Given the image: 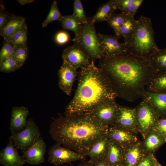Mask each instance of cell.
Returning <instances> with one entry per match:
<instances>
[{
    "mask_svg": "<svg viewBox=\"0 0 166 166\" xmlns=\"http://www.w3.org/2000/svg\"><path fill=\"white\" fill-rule=\"evenodd\" d=\"M98 67L108 79L117 97L131 102L141 98L157 72L148 59L129 52L104 56Z\"/></svg>",
    "mask_w": 166,
    "mask_h": 166,
    "instance_id": "cell-1",
    "label": "cell"
},
{
    "mask_svg": "<svg viewBox=\"0 0 166 166\" xmlns=\"http://www.w3.org/2000/svg\"><path fill=\"white\" fill-rule=\"evenodd\" d=\"M105 125L92 114L63 116L53 119L49 133L56 143L84 155L107 133Z\"/></svg>",
    "mask_w": 166,
    "mask_h": 166,
    "instance_id": "cell-2",
    "label": "cell"
},
{
    "mask_svg": "<svg viewBox=\"0 0 166 166\" xmlns=\"http://www.w3.org/2000/svg\"><path fill=\"white\" fill-rule=\"evenodd\" d=\"M77 76V87L65 108L64 116L91 114L102 102L117 97L108 79L94 61L80 69Z\"/></svg>",
    "mask_w": 166,
    "mask_h": 166,
    "instance_id": "cell-3",
    "label": "cell"
},
{
    "mask_svg": "<svg viewBox=\"0 0 166 166\" xmlns=\"http://www.w3.org/2000/svg\"><path fill=\"white\" fill-rule=\"evenodd\" d=\"M134 30L124 43L128 52L147 58L159 48L156 44L151 20L143 15L140 16Z\"/></svg>",
    "mask_w": 166,
    "mask_h": 166,
    "instance_id": "cell-4",
    "label": "cell"
},
{
    "mask_svg": "<svg viewBox=\"0 0 166 166\" xmlns=\"http://www.w3.org/2000/svg\"><path fill=\"white\" fill-rule=\"evenodd\" d=\"M94 23L89 18L88 22L81 25L79 34L72 40L74 44L82 49L88 55L91 61L100 60L104 56Z\"/></svg>",
    "mask_w": 166,
    "mask_h": 166,
    "instance_id": "cell-5",
    "label": "cell"
},
{
    "mask_svg": "<svg viewBox=\"0 0 166 166\" xmlns=\"http://www.w3.org/2000/svg\"><path fill=\"white\" fill-rule=\"evenodd\" d=\"M38 126L32 118L28 120L26 127L23 130L11 134L10 138L15 146L22 151L30 147L41 136Z\"/></svg>",
    "mask_w": 166,
    "mask_h": 166,
    "instance_id": "cell-6",
    "label": "cell"
},
{
    "mask_svg": "<svg viewBox=\"0 0 166 166\" xmlns=\"http://www.w3.org/2000/svg\"><path fill=\"white\" fill-rule=\"evenodd\" d=\"M48 155L49 162L55 165L85 160L86 157L81 154L57 143L50 148Z\"/></svg>",
    "mask_w": 166,
    "mask_h": 166,
    "instance_id": "cell-7",
    "label": "cell"
},
{
    "mask_svg": "<svg viewBox=\"0 0 166 166\" xmlns=\"http://www.w3.org/2000/svg\"><path fill=\"white\" fill-rule=\"evenodd\" d=\"M62 58L63 61L77 69L87 65L91 61L87 53L82 49L74 44L64 50Z\"/></svg>",
    "mask_w": 166,
    "mask_h": 166,
    "instance_id": "cell-8",
    "label": "cell"
},
{
    "mask_svg": "<svg viewBox=\"0 0 166 166\" xmlns=\"http://www.w3.org/2000/svg\"><path fill=\"white\" fill-rule=\"evenodd\" d=\"M137 123L143 131H146L156 123L160 117L146 100L141 101L135 108Z\"/></svg>",
    "mask_w": 166,
    "mask_h": 166,
    "instance_id": "cell-9",
    "label": "cell"
},
{
    "mask_svg": "<svg viewBox=\"0 0 166 166\" xmlns=\"http://www.w3.org/2000/svg\"><path fill=\"white\" fill-rule=\"evenodd\" d=\"M118 105L115 99L107 100L98 105L91 114L103 124L112 126L114 122Z\"/></svg>",
    "mask_w": 166,
    "mask_h": 166,
    "instance_id": "cell-10",
    "label": "cell"
},
{
    "mask_svg": "<svg viewBox=\"0 0 166 166\" xmlns=\"http://www.w3.org/2000/svg\"><path fill=\"white\" fill-rule=\"evenodd\" d=\"M97 34L104 56L109 57L128 52L125 44L120 42L116 36L99 33Z\"/></svg>",
    "mask_w": 166,
    "mask_h": 166,
    "instance_id": "cell-11",
    "label": "cell"
},
{
    "mask_svg": "<svg viewBox=\"0 0 166 166\" xmlns=\"http://www.w3.org/2000/svg\"><path fill=\"white\" fill-rule=\"evenodd\" d=\"M77 69L63 61L58 72V86L66 95H71L74 82L78 72Z\"/></svg>",
    "mask_w": 166,
    "mask_h": 166,
    "instance_id": "cell-12",
    "label": "cell"
},
{
    "mask_svg": "<svg viewBox=\"0 0 166 166\" xmlns=\"http://www.w3.org/2000/svg\"><path fill=\"white\" fill-rule=\"evenodd\" d=\"M46 150V144L40 136L29 148L22 151V156L26 163L33 165L40 164L45 162Z\"/></svg>",
    "mask_w": 166,
    "mask_h": 166,
    "instance_id": "cell-13",
    "label": "cell"
},
{
    "mask_svg": "<svg viewBox=\"0 0 166 166\" xmlns=\"http://www.w3.org/2000/svg\"><path fill=\"white\" fill-rule=\"evenodd\" d=\"M9 138L6 146L0 152V164L4 166H22L26 163Z\"/></svg>",
    "mask_w": 166,
    "mask_h": 166,
    "instance_id": "cell-14",
    "label": "cell"
},
{
    "mask_svg": "<svg viewBox=\"0 0 166 166\" xmlns=\"http://www.w3.org/2000/svg\"><path fill=\"white\" fill-rule=\"evenodd\" d=\"M30 114L28 109L24 106L12 108L9 129L11 134L20 132L26 127L28 116Z\"/></svg>",
    "mask_w": 166,
    "mask_h": 166,
    "instance_id": "cell-15",
    "label": "cell"
},
{
    "mask_svg": "<svg viewBox=\"0 0 166 166\" xmlns=\"http://www.w3.org/2000/svg\"><path fill=\"white\" fill-rule=\"evenodd\" d=\"M136 123V109L119 105L113 125L123 128L133 127Z\"/></svg>",
    "mask_w": 166,
    "mask_h": 166,
    "instance_id": "cell-16",
    "label": "cell"
},
{
    "mask_svg": "<svg viewBox=\"0 0 166 166\" xmlns=\"http://www.w3.org/2000/svg\"><path fill=\"white\" fill-rule=\"evenodd\" d=\"M109 141L107 133L96 141L83 155L89 157L93 162L105 159Z\"/></svg>",
    "mask_w": 166,
    "mask_h": 166,
    "instance_id": "cell-17",
    "label": "cell"
},
{
    "mask_svg": "<svg viewBox=\"0 0 166 166\" xmlns=\"http://www.w3.org/2000/svg\"><path fill=\"white\" fill-rule=\"evenodd\" d=\"M142 99L150 104L160 117L166 116V93L146 91Z\"/></svg>",
    "mask_w": 166,
    "mask_h": 166,
    "instance_id": "cell-18",
    "label": "cell"
},
{
    "mask_svg": "<svg viewBox=\"0 0 166 166\" xmlns=\"http://www.w3.org/2000/svg\"><path fill=\"white\" fill-rule=\"evenodd\" d=\"M124 153L122 146L109 139L105 160L111 166L122 164Z\"/></svg>",
    "mask_w": 166,
    "mask_h": 166,
    "instance_id": "cell-19",
    "label": "cell"
},
{
    "mask_svg": "<svg viewBox=\"0 0 166 166\" xmlns=\"http://www.w3.org/2000/svg\"><path fill=\"white\" fill-rule=\"evenodd\" d=\"M117 9L115 0H111L101 5L91 18L92 22L107 21Z\"/></svg>",
    "mask_w": 166,
    "mask_h": 166,
    "instance_id": "cell-20",
    "label": "cell"
},
{
    "mask_svg": "<svg viewBox=\"0 0 166 166\" xmlns=\"http://www.w3.org/2000/svg\"><path fill=\"white\" fill-rule=\"evenodd\" d=\"M25 24L23 17L13 15L6 25L0 30V34L4 40L8 41L11 37Z\"/></svg>",
    "mask_w": 166,
    "mask_h": 166,
    "instance_id": "cell-21",
    "label": "cell"
},
{
    "mask_svg": "<svg viewBox=\"0 0 166 166\" xmlns=\"http://www.w3.org/2000/svg\"><path fill=\"white\" fill-rule=\"evenodd\" d=\"M107 134L109 139L122 146L127 142L132 141L133 136L123 128L114 126L108 127Z\"/></svg>",
    "mask_w": 166,
    "mask_h": 166,
    "instance_id": "cell-22",
    "label": "cell"
},
{
    "mask_svg": "<svg viewBox=\"0 0 166 166\" xmlns=\"http://www.w3.org/2000/svg\"><path fill=\"white\" fill-rule=\"evenodd\" d=\"M146 90L153 93H166V72H157L149 83Z\"/></svg>",
    "mask_w": 166,
    "mask_h": 166,
    "instance_id": "cell-23",
    "label": "cell"
},
{
    "mask_svg": "<svg viewBox=\"0 0 166 166\" xmlns=\"http://www.w3.org/2000/svg\"><path fill=\"white\" fill-rule=\"evenodd\" d=\"M148 60L157 72H166V48H159L150 56Z\"/></svg>",
    "mask_w": 166,
    "mask_h": 166,
    "instance_id": "cell-24",
    "label": "cell"
},
{
    "mask_svg": "<svg viewBox=\"0 0 166 166\" xmlns=\"http://www.w3.org/2000/svg\"><path fill=\"white\" fill-rule=\"evenodd\" d=\"M117 9L128 15L134 17L143 0H115Z\"/></svg>",
    "mask_w": 166,
    "mask_h": 166,
    "instance_id": "cell-25",
    "label": "cell"
},
{
    "mask_svg": "<svg viewBox=\"0 0 166 166\" xmlns=\"http://www.w3.org/2000/svg\"><path fill=\"white\" fill-rule=\"evenodd\" d=\"M140 148L136 146L129 149L124 154L122 164L124 166H136L145 157Z\"/></svg>",
    "mask_w": 166,
    "mask_h": 166,
    "instance_id": "cell-26",
    "label": "cell"
},
{
    "mask_svg": "<svg viewBox=\"0 0 166 166\" xmlns=\"http://www.w3.org/2000/svg\"><path fill=\"white\" fill-rule=\"evenodd\" d=\"M137 23V20L134 17L128 15L117 37L118 38L123 37L124 41L126 40L133 32Z\"/></svg>",
    "mask_w": 166,
    "mask_h": 166,
    "instance_id": "cell-27",
    "label": "cell"
},
{
    "mask_svg": "<svg viewBox=\"0 0 166 166\" xmlns=\"http://www.w3.org/2000/svg\"><path fill=\"white\" fill-rule=\"evenodd\" d=\"M59 22L64 29L73 31L75 35L78 34L81 30V25L72 15L63 16Z\"/></svg>",
    "mask_w": 166,
    "mask_h": 166,
    "instance_id": "cell-28",
    "label": "cell"
},
{
    "mask_svg": "<svg viewBox=\"0 0 166 166\" xmlns=\"http://www.w3.org/2000/svg\"><path fill=\"white\" fill-rule=\"evenodd\" d=\"M26 24L15 32L7 41L11 42L15 47L27 45V29Z\"/></svg>",
    "mask_w": 166,
    "mask_h": 166,
    "instance_id": "cell-29",
    "label": "cell"
},
{
    "mask_svg": "<svg viewBox=\"0 0 166 166\" xmlns=\"http://www.w3.org/2000/svg\"><path fill=\"white\" fill-rule=\"evenodd\" d=\"M128 15L122 12L119 14L115 13L107 21L109 26L114 30L116 36Z\"/></svg>",
    "mask_w": 166,
    "mask_h": 166,
    "instance_id": "cell-30",
    "label": "cell"
},
{
    "mask_svg": "<svg viewBox=\"0 0 166 166\" xmlns=\"http://www.w3.org/2000/svg\"><path fill=\"white\" fill-rule=\"evenodd\" d=\"M73 12L72 16L81 25L87 23L89 18L86 17L85 13L81 2L80 0L73 1Z\"/></svg>",
    "mask_w": 166,
    "mask_h": 166,
    "instance_id": "cell-31",
    "label": "cell"
},
{
    "mask_svg": "<svg viewBox=\"0 0 166 166\" xmlns=\"http://www.w3.org/2000/svg\"><path fill=\"white\" fill-rule=\"evenodd\" d=\"M63 16L58 9L57 1H54L51 4L48 15L42 23V27L44 28L46 27L49 23L53 21H59Z\"/></svg>",
    "mask_w": 166,
    "mask_h": 166,
    "instance_id": "cell-32",
    "label": "cell"
},
{
    "mask_svg": "<svg viewBox=\"0 0 166 166\" xmlns=\"http://www.w3.org/2000/svg\"><path fill=\"white\" fill-rule=\"evenodd\" d=\"M21 67L13 56L6 58L0 62L1 72L9 73L16 70Z\"/></svg>",
    "mask_w": 166,
    "mask_h": 166,
    "instance_id": "cell-33",
    "label": "cell"
},
{
    "mask_svg": "<svg viewBox=\"0 0 166 166\" xmlns=\"http://www.w3.org/2000/svg\"><path fill=\"white\" fill-rule=\"evenodd\" d=\"M15 46L11 42L4 40L0 52V62L7 58L14 56Z\"/></svg>",
    "mask_w": 166,
    "mask_h": 166,
    "instance_id": "cell-34",
    "label": "cell"
},
{
    "mask_svg": "<svg viewBox=\"0 0 166 166\" xmlns=\"http://www.w3.org/2000/svg\"><path fill=\"white\" fill-rule=\"evenodd\" d=\"M28 50L27 45L15 47L14 57L21 67L27 58Z\"/></svg>",
    "mask_w": 166,
    "mask_h": 166,
    "instance_id": "cell-35",
    "label": "cell"
},
{
    "mask_svg": "<svg viewBox=\"0 0 166 166\" xmlns=\"http://www.w3.org/2000/svg\"><path fill=\"white\" fill-rule=\"evenodd\" d=\"M160 143V140L158 136L152 134L148 137L145 143L146 147L149 150L156 148Z\"/></svg>",
    "mask_w": 166,
    "mask_h": 166,
    "instance_id": "cell-36",
    "label": "cell"
},
{
    "mask_svg": "<svg viewBox=\"0 0 166 166\" xmlns=\"http://www.w3.org/2000/svg\"><path fill=\"white\" fill-rule=\"evenodd\" d=\"M69 39V34L64 31H59L56 34L54 37L55 42L58 45H64L68 42Z\"/></svg>",
    "mask_w": 166,
    "mask_h": 166,
    "instance_id": "cell-37",
    "label": "cell"
},
{
    "mask_svg": "<svg viewBox=\"0 0 166 166\" xmlns=\"http://www.w3.org/2000/svg\"><path fill=\"white\" fill-rule=\"evenodd\" d=\"M156 122V128L160 132L166 135V116L161 117Z\"/></svg>",
    "mask_w": 166,
    "mask_h": 166,
    "instance_id": "cell-38",
    "label": "cell"
},
{
    "mask_svg": "<svg viewBox=\"0 0 166 166\" xmlns=\"http://www.w3.org/2000/svg\"><path fill=\"white\" fill-rule=\"evenodd\" d=\"M156 161L152 156H145L136 166H154Z\"/></svg>",
    "mask_w": 166,
    "mask_h": 166,
    "instance_id": "cell-39",
    "label": "cell"
},
{
    "mask_svg": "<svg viewBox=\"0 0 166 166\" xmlns=\"http://www.w3.org/2000/svg\"><path fill=\"white\" fill-rule=\"evenodd\" d=\"M11 16L0 9V30L3 28L10 20Z\"/></svg>",
    "mask_w": 166,
    "mask_h": 166,
    "instance_id": "cell-40",
    "label": "cell"
},
{
    "mask_svg": "<svg viewBox=\"0 0 166 166\" xmlns=\"http://www.w3.org/2000/svg\"><path fill=\"white\" fill-rule=\"evenodd\" d=\"M93 163V166H111L105 159L95 161Z\"/></svg>",
    "mask_w": 166,
    "mask_h": 166,
    "instance_id": "cell-41",
    "label": "cell"
},
{
    "mask_svg": "<svg viewBox=\"0 0 166 166\" xmlns=\"http://www.w3.org/2000/svg\"><path fill=\"white\" fill-rule=\"evenodd\" d=\"M70 166H93V163L89 160H81V162L77 165H71Z\"/></svg>",
    "mask_w": 166,
    "mask_h": 166,
    "instance_id": "cell-42",
    "label": "cell"
},
{
    "mask_svg": "<svg viewBox=\"0 0 166 166\" xmlns=\"http://www.w3.org/2000/svg\"><path fill=\"white\" fill-rule=\"evenodd\" d=\"M17 1L21 5L23 6L26 4L31 3L34 1L33 0H18Z\"/></svg>",
    "mask_w": 166,
    "mask_h": 166,
    "instance_id": "cell-43",
    "label": "cell"
},
{
    "mask_svg": "<svg viewBox=\"0 0 166 166\" xmlns=\"http://www.w3.org/2000/svg\"><path fill=\"white\" fill-rule=\"evenodd\" d=\"M154 166H162L159 163H158L157 161L156 162Z\"/></svg>",
    "mask_w": 166,
    "mask_h": 166,
    "instance_id": "cell-44",
    "label": "cell"
},
{
    "mask_svg": "<svg viewBox=\"0 0 166 166\" xmlns=\"http://www.w3.org/2000/svg\"><path fill=\"white\" fill-rule=\"evenodd\" d=\"M116 166H124L123 164H120V165H118Z\"/></svg>",
    "mask_w": 166,
    "mask_h": 166,
    "instance_id": "cell-45",
    "label": "cell"
}]
</instances>
